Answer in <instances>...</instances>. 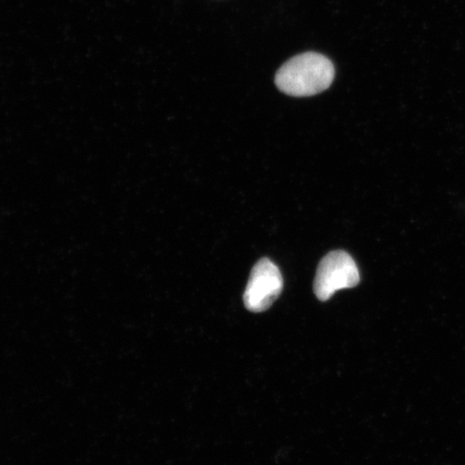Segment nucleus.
Returning <instances> with one entry per match:
<instances>
[{"mask_svg": "<svg viewBox=\"0 0 465 465\" xmlns=\"http://www.w3.org/2000/svg\"><path fill=\"white\" fill-rule=\"evenodd\" d=\"M335 77V68L324 55L307 52L291 58L279 69L275 83L290 96L306 97L328 90Z\"/></svg>", "mask_w": 465, "mask_h": 465, "instance_id": "f257e3e1", "label": "nucleus"}, {"mask_svg": "<svg viewBox=\"0 0 465 465\" xmlns=\"http://www.w3.org/2000/svg\"><path fill=\"white\" fill-rule=\"evenodd\" d=\"M360 272L356 262L345 252H332L320 262L313 290L320 301L331 299L337 291L358 286Z\"/></svg>", "mask_w": 465, "mask_h": 465, "instance_id": "f03ea898", "label": "nucleus"}, {"mask_svg": "<svg viewBox=\"0 0 465 465\" xmlns=\"http://www.w3.org/2000/svg\"><path fill=\"white\" fill-rule=\"evenodd\" d=\"M283 279L281 271L270 259H262L254 265L245 293L243 303L248 311L261 312L269 310L282 294Z\"/></svg>", "mask_w": 465, "mask_h": 465, "instance_id": "7ed1b4c3", "label": "nucleus"}]
</instances>
